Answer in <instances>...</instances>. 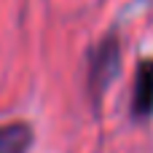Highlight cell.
Masks as SVG:
<instances>
[{
  "label": "cell",
  "mask_w": 153,
  "mask_h": 153,
  "mask_svg": "<svg viewBox=\"0 0 153 153\" xmlns=\"http://www.w3.org/2000/svg\"><path fill=\"white\" fill-rule=\"evenodd\" d=\"M118 70H121V43L116 35H105L89 56V89L94 100L105 94V89L113 83Z\"/></svg>",
  "instance_id": "obj_1"
},
{
  "label": "cell",
  "mask_w": 153,
  "mask_h": 153,
  "mask_svg": "<svg viewBox=\"0 0 153 153\" xmlns=\"http://www.w3.org/2000/svg\"><path fill=\"white\" fill-rule=\"evenodd\" d=\"M132 116H153V56H143L134 70V91H132Z\"/></svg>",
  "instance_id": "obj_2"
},
{
  "label": "cell",
  "mask_w": 153,
  "mask_h": 153,
  "mask_svg": "<svg viewBox=\"0 0 153 153\" xmlns=\"http://www.w3.org/2000/svg\"><path fill=\"white\" fill-rule=\"evenodd\" d=\"M32 145V129L24 121L0 126V153H27Z\"/></svg>",
  "instance_id": "obj_3"
}]
</instances>
